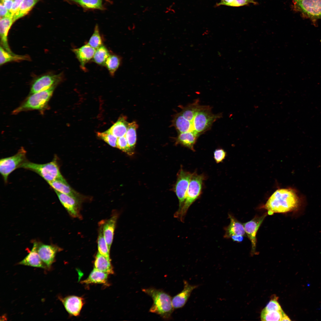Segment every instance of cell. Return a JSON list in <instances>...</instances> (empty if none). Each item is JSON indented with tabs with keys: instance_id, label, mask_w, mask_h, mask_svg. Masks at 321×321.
Instances as JSON below:
<instances>
[{
	"instance_id": "obj_1",
	"label": "cell",
	"mask_w": 321,
	"mask_h": 321,
	"mask_svg": "<svg viewBox=\"0 0 321 321\" xmlns=\"http://www.w3.org/2000/svg\"><path fill=\"white\" fill-rule=\"evenodd\" d=\"M300 200L296 191L291 188L276 190L262 206L268 214L284 213L295 211L300 206Z\"/></svg>"
},
{
	"instance_id": "obj_2",
	"label": "cell",
	"mask_w": 321,
	"mask_h": 321,
	"mask_svg": "<svg viewBox=\"0 0 321 321\" xmlns=\"http://www.w3.org/2000/svg\"><path fill=\"white\" fill-rule=\"evenodd\" d=\"M142 291L153 300L150 312L158 314L166 320L171 318L174 309L172 298L169 295L163 290L154 288L143 289Z\"/></svg>"
},
{
	"instance_id": "obj_3",
	"label": "cell",
	"mask_w": 321,
	"mask_h": 321,
	"mask_svg": "<svg viewBox=\"0 0 321 321\" xmlns=\"http://www.w3.org/2000/svg\"><path fill=\"white\" fill-rule=\"evenodd\" d=\"M205 178L203 174H198L196 171L192 173L184 204L181 209L174 214V217L179 218L181 221L184 222L189 208L201 195Z\"/></svg>"
},
{
	"instance_id": "obj_4",
	"label": "cell",
	"mask_w": 321,
	"mask_h": 321,
	"mask_svg": "<svg viewBox=\"0 0 321 321\" xmlns=\"http://www.w3.org/2000/svg\"><path fill=\"white\" fill-rule=\"evenodd\" d=\"M58 159L55 155L51 161L44 164H38L27 160L20 168L35 172L48 183L56 179L64 178L60 171Z\"/></svg>"
},
{
	"instance_id": "obj_5",
	"label": "cell",
	"mask_w": 321,
	"mask_h": 321,
	"mask_svg": "<svg viewBox=\"0 0 321 321\" xmlns=\"http://www.w3.org/2000/svg\"><path fill=\"white\" fill-rule=\"evenodd\" d=\"M56 86L31 95L21 105L12 112L17 114L23 111L32 110L43 111L48 107V103Z\"/></svg>"
},
{
	"instance_id": "obj_6",
	"label": "cell",
	"mask_w": 321,
	"mask_h": 321,
	"mask_svg": "<svg viewBox=\"0 0 321 321\" xmlns=\"http://www.w3.org/2000/svg\"><path fill=\"white\" fill-rule=\"evenodd\" d=\"M222 117L221 114H213L210 106L200 105L192 122L193 131L200 136L209 130L213 123Z\"/></svg>"
},
{
	"instance_id": "obj_7",
	"label": "cell",
	"mask_w": 321,
	"mask_h": 321,
	"mask_svg": "<svg viewBox=\"0 0 321 321\" xmlns=\"http://www.w3.org/2000/svg\"><path fill=\"white\" fill-rule=\"evenodd\" d=\"M26 154V150L21 147L15 155L0 159V173L5 183L7 182L9 175L27 160Z\"/></svg>"
},
{
	"instance_id": "obj_8",
	"label": "cell",
	"mask_w": 321,
	"mask_h": 321,
	"mask_svg": "<svg viewBox=\"0 0 321 321\" xmlns=\"http://www.w3.org/2000/svg\"><path fill=\"white\" fill-rule=\"evenodd\" d=\"M293 8L313 21L321 19V0H292Z\"/></svg>"
},
{
	"instance_id": "obj_9",
	"label": "cell",
	"mask_w": 321,
	"mask_h": 321,
	"mask_svg": "<svg viewBox=\"0 0 321 321\" xmlns=\"http://www.w3.org/2000/svg\"><path fill=\"white\" fill-rule=\"evenodd\" d=\"M63 74H48L36 79L32 84L30 94L43 91L54 86H57L62 80Z\"/></svg>"
},
{
	"instance_id": "obj_10",
	"label": "cell",
	"mask_w": 321,
	"mask_h": 321,
	"mask_svg": "<svg viewBox=\"0 0 321 321\" xmlns=\"http://www.w3.org/2000/svg\"><path fill=\"white\" fill-rule=\"evenodd\" d=\"M192 174L182 168L178 172L174 187V191L179 202V208L177 211L181 209L184 204Z\"/></svg>"
},
{
	"instance_id": "obj_11",
	"label": "cell",
	"mask_w": 321,
	"mask_h": 321,
	"mask_svg": "<svg viewBox=\"0 0 321 321\" xmlns=\"http://www.w3.org/2000/svg\"><path fill=\"white\" fill-rule=\"evenodd\" d=\"M62 248L54 245H48L38 242L37 251L42 262L50 269L55 261L56 253Z\"/></svg>"
},
{
	"instance_id": "obj_12",
	"label": "cell",
	"mask_w": 321,
	"mask_h": 321,
	"mask_svg": "<svg viewBox=\"0 0 321 321\" xmlns=\"http://www.w3.org/2000/svg\"><path fill=\"white\" fill-rule=\"evenodd\" d=\"M266 215L267 213H265L261 216H256L251 220L243 224L246 234L251 243L252 254L255 252L257 232Z\"/></svg>"
},
{
	"instance_id": "obj_13",
	"label": "cell",
	"mask_w": 321,
	"mask_h": 321,
	"mask_svg": "<svg viewBox=\"0 0 321 321\" xmlns=\"http://www.w3.org/2000/svg\"><path fill=\"white\" fill-rule=\"evenodd\" d=\"M63 206L72 217L81 218L79 200L68 195L55 191Z\"/></svg>"
},
{
	"instance_id": "obj_14",
	"label": "cell",
	"mask_w": 321,
	"mask_h": 321,
	"mask_svg": "<svg viewBox=\"0 0 321 321\" xmlns=\"http://www.w3.org/2000/svg\"><path fill=\"white\" fill-rule=\"evenodd\" d=\"M183 290L172 298V302L174 309L183 307L187 302L192 291L198 287L197 285H191L186 280L183 281Z\"/></svg>"
},
{
	"instance_id": "obj_15",
	"label": "cell",
	"mask_w": 321,
	"mask_h": 321,
	"mask_svg": "<svg viewBox=\"0 0 321 321\" xmlns=\"http://www.w3.org/2000/svg\"><path fill=\"white\" fill-rule=\"evenodd\" d=\"M38 242H33L32 248L28 255L19 262V265L45 269H48L40 259L37 252Z\"/></svg>"
},
{
	"instance_id": "obj_16",
	"label": "cell",
	"mask_w": 321,
	"mask_h": 321,
	"mask_svg": "<svg viewBox=\"0 0 321 321\" xmlns=\"http://www.w3.org/2000/svg\"><path fill=\"white\" fill-rule=\"evenodd\" d=\"M61 300L65 309L70 314L75 316L79 315L84 304L83 298L72 295Z\"/></svg>"
},
{
	"instance_id": "obj_17",
	"label": "cell",
	"mask_w": 321,
	"mask_h": 321,
	"mask_svg": "<svg viewBox=\"0 0 321 321\" xmlns=\"http://www.w3.org/2000/svg\"><path fill=\"white\" fill-rule=\"evenodd\" d=\"M96 49L87 43L72 51L79 62L81 68L85 69V65L93 59Z\"/></svg>"
},
{
	"instance_id": "obj_18",
	"label": "cell",
	"mask_w": 321,
	"mask_h": 321,
	"mask_svg": "<svg viewBox=\"0 0 321 321\" xmlns=\"http://www.w3.org/2000/svg\"><path fill=\"white\" fill-rule=\"evenodd\" d=\"M228 216L230 222L224 228L225 232L224 237L229 238L234 236L245 237L246 234L243 225L231 214H229Z\"/></svg>"
},
{
	"instance_id": "obj_19",
	"label": "cell",
	"mask_w": 321,
	"mask_h": 321,
	"mask_svg": "<svg viewBox=\"0 0 321 321\" xmlns=\"http://www.w3.org/2000/svg\"><path fill=\"white\" fill-rule=\"evenodd\" d=\"M13 16H10L0 18V35L1 45L5 50L10 53H13L10 48L7 35L11 26L14 23Z\"/></svg>"
},
{
	"instance_id": "obj_20",
	"label": "cell",
	"mask_w": 321,
	"mask_h": 321,
	"mask_svg": "<svg viewBox=\"0 0 321 321\" xmlns=\"http://www.w3.org/2000/svg\"><path fill=\"white\" fill-rule=\"evenodd\" d=\"M118 217L117 214H114L107 221H103V233L110 250L113 241Z\"/></svg>"
},
{
	"instance_id": "obj_21",
	"label": "cell",
	"mask_w": 321,
	"mask_h": 321,
	"mask_svg": "<svg viewBox=\"0 0 321 321\" xmlns=\"http://www.w3.org/2000/svg\"><path fill=\"white\" fill-rule=\"evenodd\" d=\"M69 3L76 5L85 10H103L106 7L104 0H65Z\"/></svg>"
},
{
	"instance_id": "obj_22",
	"label": "cell",
	"mask_w": 321,
	"mask_h": 321,
	"mask_svg": "<svg viewBox=\"0 0 321 321\" xmlns=\"http://www.w3.org/2000/svg\"><path fill=\"white\" fill-rule=\"evenodd\" d=\"M199 136L193 131L179 133L176 142L194 152V146Z\"/></svg>"
},
{
	"instance_id": "obj_23",
	"label": "cell",
	"mask_w": 321,
	"mask_h": 321,
	"mask_svg": "<svg viewBox=\"0 0 321 321\" xmlns=\"http://www.w3.org/2000/svg\"><path fill=\"white\" fill-rule=\"evenodd\" d=\"M48 183L54 191L68 195L80 201L81 198L72 189L64 178L56 179Z\"/></svg>"
},
{
	"instance_id": "obj_24",
	"label": "cell",
	"mask_w": 321,
	"mask_h": 321,
	"mask_svg": "<svg viewBox=\"0 0 321 321\" xmlns=\"http://www.w3.org/2000/svg\"><path fill=\"white\" fill-rule=\"evenodd\" d=\"M94 268L108 274H113L114 271L110 258L97 253L94 263Z\"/></svg>"
},
{
	"instance_id": "obj_25",
	"label": "cell",
	"mask_w": 321,
	"mask_h": 321,
	"mask_svg": "<svg viewBox=\"0 0 321 321\" xmlns=\"http://www.w3.org/2000/svg\"><path fill=\"white\" fill-rule=\"evenodd\" d=\"M128 123L125 117H120L108 130L117 138L124 136L127 130Z\"/></svg>"
},
{
	"instance_id": "obj_26",
	"label": "cell",
	"mask_w": 321,
	"mask_h": 321,
	"mask_svg": "<svg viewBox=\"0 0 321 321\" xmlns=\"http://www.w3.org/2000/svg\"><path fill=\"white\" fill-rule=\"evenodd\" d=\"M173 123L179 133L193 131L192 123L185 118L180 112L175 116Z\"/></svg>"
},
{
	"instance_id": "obj_27",
	"label": "cell",
	"mask_w": 321,
	"mask_h": 321,
	"mask_svg": "<svg viewBox=\"0 0 321 321\" xmlns=\"http://www.w3.org/2000/svg\"><path fill=\"white\" fill-rule=\"evenodd\" d=\"M108 274L100 271L94 268L88 277L82 281L81 283L103 284L107 280Z\"/></svg>"
},
{
	"instance_id": "obj_28",
	"label": "cell",
	"mask_w": 321,
	"mask_h": 321,
	"mask_svg": "<svg viewBox=\"0 0 321 321\" xmlns=\"http://www.w3.org/2000/svg\"><path fill=\"white\" fill-rule=\"evenodd\" d=\"M30 57L27 55H21L10 53L5 50L1 46L0 49V65H1L9 62L29 61Z\"/></svg>"
},
{
	"instance_id": "obj_29",
	"label": "cell",
	"mask_w": 321,
	"mask_h": 321,
	"mask_svg": "<svg viewBox=\"0 0 321 321\" xmlns=\"http://www.w3.org/2000/svg\"><path fill=\"white\" fill-rule=\"evenodd\" d=\"M103 221L100 222L97 238L98 252L107 257L110 258V250L105 238L103 231Z\"/></svg>"
},
{
	"instance_id": "obj_30",
	"label": "cell",
	"mask_w": 321,
	"mask_h": 321,
	"mask_svg": "<svg viewBox=\"0 0 321 321\" xmlns=\"http://www.w3.org/2000/svg\"><path fill=\"white\" fill-rule=\"evenodd\" d=\"M38 1V0H23L18 11L13 16L14 22L28 14Z\"/></svg>"
},
{
	"instance_id": "obj_31",
	"label": "cell",
	"mask_w": 321,
	"mask_h": 321,
	"mask_svg": "<svg viewBox=\"0 0 321 321\" xmlns=\"http://www.w3.org/2000/svg\"><path fill=\"white\" fill-rule=\"evenodd\" d=\"M122 61L121 57L115 54H110L106 60L104 66L112 76H114L115 73L120 66Z\"/></svg>"
},
{
	"instance_id": "obj_32",
	"label": "cell",
	"mask_w": 321,
	"mask_h": 321,
	"mask_svg": "<svg viewBox=\"0 0 321 321\" xmlns=\"http://www.w3.org/2000/svg\"><path fill=\"white\" fill-rule=\"evenodd\" d=\"M200 105L199 100H196L193 102L183 107L180 113L185 118L192 123L195 114Z\"/></svg>"
},
{
	"instance_id": "obj_33",
	"label": "cell",
	"mask_w": 321,
	"mask_h": 321,
	"mask_svg": "<svg viewBox=\"0 0 321 321\" xmlns=\"http://www.w3.org/2000/svg\"><path fill=\"white\" fill-rule=\"evenodd\" d=\"M110 55L107 48L103 45L96 49L92 60L98 64L103 66Z\"/></svg>"
},
{
	"instance_id": "obj_34",
	"label": "cell",
	"mask_w": 321,
	"mask_h": 321,
	"mask_svg": "<svg viewBox=\"0 0 321 321\" xmlns=\"http://www.w3.org/2000/svg\"><path fill=\"white\" fill-rule=\"evenodd\" d=\"M138 127V125L136 122L129 123L127 130L125 136L129 146L132 149L134 148L136 144V130Z\"/></svg>"
},
{
	"instance_id": "obj_35",
	"label": "cell",
	"mask_w": 321,
	"mask_h": 321,
	"mask_svg": "<svg viewBox=\"0 0 321 321\" xmlns=\"http://www.w3.org/2000/svg\"><path fill=\"white\" fill-rule=\"evenodd\" d=\"M87 44L92 48L96 49L103 45L102 37L100 34L98 25L96 24L93 34Z\"/></svg>"
},
{
	"instance_id": "obj_36",
	"label": "cell",
	"mask_w": 321,
	"mask_h": 321,
	"mask_svg": "<svg viewBox=\"0 0 321 321\" xmlns=\"http://www.w3.org/2000/svg\"><path fill=\"white\" fill-rule=\"evenodd\" d=\"M283 310L281 311H268L264 308L261 314L262 321H281Z\"/></svg>"
},
{
	"instance_id": "obj_37",
	"label": "cell",
	"mask_w": 321,
	"mask_h": 321,
	"mask_svg": "<svg viewBox=\"0 0 321 321\" xmlns=\"http://www.w3.org/2000/svg\"><path fill=\"white\" fill-rule=\"evenodd\" d=\"M97 136L109 145L113 147H117V137L109 132L108 130L102 132H98Z\"/></svg>"
},
{
	"instance_id": "obj_38",
	"label": "cell",
	"mask_w": 321,
	"mask_h": 321,
	"mask_svg": "<svg viewBox=\"0 0 321 321\" xmlns=\"http://www.w3.org/2000/svg\"><path fill=\"white\" fill-rule=\"evenodd\" d=\"M117 146V147L129 155H132L133 153V149L129 146L125 136L118 138Z\"/></svg>"
},
{
	"instance_id": "obj_39",
	"label": "cell",
	"mask_w": 321,
	"mask_h": 321,
	"mask_svg": "<svg viewBox=\"0 0 321 321\" xmlns=\"http://www.w3.org/2000/svg\"><path fill=\"white\" fill-rule=\"evenodd\" d=\"M264 309L268 311H281L282 310L278 301V297L275 296L272 298Z\"/></svg>"
},
{
	"instance_id": "obj_40",
	"label": "cell",
	"mask_w": 321,
	"mask_h": 321,
	"mask_svg": "<svg viewBox=\"0 0 321 321\" xmlns=\"http://www.w3.org/2000/svg\"><path fill=\"white\" fill-rule=\"evenodd\" d=\"M213 155L215 162L218 163L223 161L226 157V153L224 149L218 148L215 150Z\"/></svg>"
},
{
	"instance_id": "obj_41",
	"label": "cell",
	"mask_w": 321,
	"mask_h": 321,
	"mask_svg": "<svg viewBox=\"0 0 321 321\" xmlns=\"http://www.w3.org/2000/svg\"><path fill=\"white\" fill-rule=\"evenodd\" d=\"M23 0H14L12 7L10 11L11 15L13 16L18 11L21 4Z\"/></svg>"
},
{
	"instance_id": "obj_42",
	"label": "cell",
	"mask_w": 321,
	"mask_h": 321,
	"mask_svg": "<svg viewBox=\"0 0 321 321\" xmlns=\"http://www.w3.org/2000/svg\"><path fill=\"white\" fill-rule=\"evenodd\" d=\"M0 18L12 16L10 12L1 2L0 4Z\"/></svg>"
},
{
	"instance_id": "obj_43",
	"label": "cell",
	"mask_w": 321,
	"mask_h": 321,
	"mask_svg": "<svg viewBox=\"0 0 321 321\" xmlns=\"http://www.w3.org/2000/svg\"><path fill=\"white\" fill-rule=\"evenodd\" d=\"M235 0H221V1L216 4L217 6L221 5L233 7Z\"/></svg>"
},
{
	"instance_id": "obj_44",
	"label": "cell",
	"mask_w": 321,
	"mask_h": 321,
	"mask_svg": "<svg viewBox=\"0 0 321 321\" xmlns=\"http://www.w3.org/2000/svg\"><path fill=\"white\" fill-rule=\"evenodd\" d=\"M13 0L1 1V3L10 12L12 6Z\"/></svg>"
},
{
	"instance_id": "obj_45",
	"label": "cell",
	"mask_w": 321,
	"mask_h": 321,
	"mask_svg": "<svg viewBox=\"0 0 321 321\" xmlns=\"http://www.w3.org/2000/svg\"><path fill=\"white\" fill-rule=\"evenodd\" d=\"M282 318L281 321H291L289 317L283 311L282 313Z\"/></svg>"
},
{
	"instance_id": "obj_46",
	"label": "cell",
	"mask_w": 321,
	"mask_h": 321,
	"mask_svg": "<svg viewBox=\"0 0 321 321\" xmlns=\"http://www.w3.org/2000/svg\"><path fill=\"white\" fill-rule=\"evenodd\" d=\"M104 0L106 1L107 2L111 4V3H112L111 1L110 0Z\"/></svg>"
},
{
	"instance_id": "obj_47",
	"label": "cell",
	"mask_w": 321,
	"mask_h": 321,
	"mask_svg": "<svg viewBox=\"0 0 321 321\" xmlns=\"http://www.w3.org/2000/svg\"><path fill=\"white\" fill-rule=\"evenodd\" d=\"M7 0H13V1H14V0H1V1H7Z\"/></svg>"
}]
</instances>
